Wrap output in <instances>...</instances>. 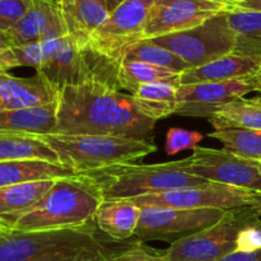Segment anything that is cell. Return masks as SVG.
<instances>
[{"instance_id":"6da1fadb","label":"cell","mask_w":261,"mask_h":261,"mask_svg":"<svg viewBox=\"0 0 261 261\" xmlns=\"http://www.w3.org/2000/svg\"><path fill=\"white\" fill-rule=\"evenodd\" d=\"M154 126V120L140 112L132 94L106 82L91 79L58 91L54 133L149 140Z\"/></svg>"},{"instance_id":"7a4b0ae2","label":"cell","mask_w":261,"mask_h":261,"mask_svg":"<svg viewBox=\"0 0 261 261\" xmlns=\"http://www.w3.org/2000/svg\"><path fill=\"white\" fill-rule=\"evenodd\" d=\"M102 201L98 189L84 175L56 178L40 201L18 217L7 231H56L88 226Z\"/></svg>"},{"instance_id":"3957f363","label":"cell","mask_w":261,"mask_h":261,"mask_svg":"<svg viewBox=\"0 0 261 261\" xmlns=\"http://www.w3.org/2000/svg\"><path fill=\"white\" fill-rule=\"evenodd\" d=\"M47 144L58 154L61 165L78 173L129 163L152 154L157 145L150 140L88 134L33 135Z\"/></svg>"},{"instance_id":"277c9868","label":"cell","mask_w":261,"mask_h":261,"mask_svg":"<svg viewBox=\"0 0 261 261\" xmlns=\"http://www.w3.org/2000/svg\"><path fill=\"white\" fill-rule=\"evenodd\" d=\"M101 193L103 200H129L172 189L209 182L178 167V161L158 165L119 163L83 172Z\"/></svg>"},{"instance_id":"5b68a950","label":"cell","mask_w":261,"mask_h":261,"mask_svg":"<svg viewBox=\"0 0 261 261\" xmlns=\"http://www.w3.org/2000/svg\"><path fill=\"white\" fill-rule=\"evenodd\" d=\"M257 218L250 206L229 209L213 226L172 242L163 256L167 261H219L237 251L241 231Z\"/></svg>"},{"instance_id":"8992f818","label":"cell","mask_w":261,"mask_h":261,"mask_svg":"<svg viewBox=\"0 0 261 261\" xmlns=\"http://www.w3.org/2000/svg\"><path fill=\"white\" fill-rule=\"evenodd\" d=\"M101 246L93 224L56 231L0 233V261H43L64 252Z\"/></svg>"},{"instance_id":"52a82bcc","label":"cell","mask_w":261,"mask_h":261,"mask_svg":"<svg viewBox=\"0 0 261 261\" xmlns=\"http://www.w3.org/2000/svg\"><path fill=\"white\" fill-rule=\"evenodd\" d=\"M152 41L180 56L191 68H198L233 53L236 35L228 23V10H224L200 25Z\"/></svg>"},{"instance_id":"ba28073f","label":"cell","mask_w":261,"mask_h":261,"mask_svg":"<svg viewBox=\"0 0 261 261\" xmlns=\"http://www.w3.org/2000/svg\"><path fill=\"white\" fill-rule=\"evenodd\" d=\"M153 3L154 0L122 3L92 35L87 48L120 65L127 50L144 40L145 24Z\"/></svg>"},{"instance_id":"9c48e42d","label":"cell","mask_w":261,"mask_h":261,"mask_svg":"<svg viewBox=\"0 0 261 261\" xmlns=\"http://www.w3.org/2000/svg\"><path fill=\"white\" fill-rule=\"evenodd\" d=\"M257 163L237 157L224 149L196 147L190 157L178 161V167L184 172L209 182L261 193V172Z\"/></svg>"},{"instance_id":"30bf717a","label":"cell","mask_w":261,"mask_h":261,"mask_svg":"<svg viewBox=\"0 0 261 261\" xmlns=\"http://www.w3.org/2000/svg\"><path fill=\"white\" fill-rule=\"evenodd\" d=\"M255 191L217 182L172 189L158 194L129 199L140 208L171 209H229L249 206Z\"/></svg>"},{"instance_id":"8fae6325","label":"cell","mask_w":261,"mask_h":261,"mask_svg":"<svg viewBox=\"0 0 261 261\" xmlns=\"http://www.w3.org/2000/svg\"><path fill=\"white\" fill-rule=\"evenodd\" d=\"M226 212L212 208H142L134 236L142 241L162 240L172 244L213 226L223 218Z\"/></svg>"},{"instance_id":"7c38bea8","label":"cell","mask_w":261,"mask_h":261,"mask_svg":"<svg viewBox=\"0 0 261 261\" xmlns=\"http://www.w3.org/2000/svg\"><path fill=\"white\" fill-rule=\"evenodd\" d=\"M228 7L209 0H154L144 30V40L200 25Z\"/></svg>"},{"instance_id":"4fadbf2b","label":"cell","mask_w":261,"mask_h":261,"mask_svg":"<svg viewBox=\"0 0 261 261\" xmlns=\"http://www.w3.org/2000/svg\"><path fill=\"white\" fill-rule=\"evenodd\" d=\"M255 92L250 79L221 83L182 84L177 88L176 115L189 117H212L226 105Z\"/></svg>"},{"instance_id":"5bb4252c","label":"cell","mask_w":261,"mask_h":261,"mask_svg":"<svg viewBox=\"0 0 261 261\" xmlns=\"http://www.w3.org/2000/svg\"><path fill=\"white\" fill-rule=\"evenodd\" d=\"M2 35L8 46H24L64 37L68 31L59 8L41 0H32L22 19Z\"/></svg>"},{"instance_id":"9a60e30c","label":"cell","mask_w":261,"mask_h":261,"mask_svg":"<svg viewBox=\"0 0 261 261\" xmlns=\"http://www.w3.org/2000/svg\"><path fill=\"white\" fill-rule=\"evenodd\" d=\"M58 101V89L42 74L20 78L0 70V111L45 106Z\"/></svg>"},{"instance_id":"2e32d148","label":"cell","mask_w":261,"mask_h":261,"mask_svg":"<svg viewBox=\"0 0 261 261\" xmlns=\"http://www.w3.org/2000/svg\"><path fill=\"white\" fill-rule=\"evenodd\" d=\"M261 59L228 54L211 61L205 65L191 68L184 71L180 78V86L195 83H221V82L250 79L259 71Z\"/></svg>"},{"instance_id":"e0dca14e","label":"cell","mask_w":261,"mask_h":261,"mask_svg":"<svg viewBox=\"0 0 261 261\" xmlns=\"http://www.w3.org/2000/svg\"><path fill=\"white\" fill-rule=\"evenodd\" d=\"M59 9L68 35L81 48L88 47L92 35L110 15L105 0H63Z\"/></svg>"},{"instance_id":"ac0fdd59","label":"cell","mask_w":261,"mask_h":261,"mask_svg":"<svg viewBox=\"0 0 261 261\" xmlns=\"http://www.w3.org/2000/svg\"><path fill=\"white\" fill-rule=\"evenodd\" d=\"M58 101L45 106L0 111V134L42 135L55 132Z\"/></svg>"},{"instance_id":"d6986e66","label":"cell","mask_w":261,"mask_h":261,"mask_svg":"<svg viewBox=\"0 0 261 261\" xmlns=\"http://www.w3.org/2000/svg\"><path fill=\"white\" fill-rule=\"evenodd\" d=\"M55 180L33 181L0 188V227L3 231L9 228L18 217L35 206L50 190Z\"/></svg>"},{"instance_id":"ffe728a7","label":"cell","mask_w":261,"mask_h":261,"mask_svg":"<svg viewBox=\"0 0 261 261\" xmlns=\"http://www.w3.org/2000/svg\"><path fill=\"white\" fill-rule=\"evenodd\" d=\"M142 208L130 200H103L97 209V227L111 239L122 241L134 236Z\"/></svg>"},{"instance_id":"44dd1931","label":"cell","mask_w":261,"mask_h":261,"mask_svg":"<svg viewBox=\"0 0 261 261\" xmlns=\"http://www.w3.org/2000/svg\"><path fill=\"white\" fill-rule=\"evenodd\" d=\"M76 175L61 163L41 160L4 161L0 162V188L33 181L55 180Z\"/></svg>"},{"instance_id":"7402d4cb","label":"cell","mask_w":261,"mask_h":261,"mask_svg":"<svg viewBox=\"0 0 261 261\" xmlns=\"http://www.w3.org/2000/svg\"><path fill=\"white\" fill-rule=\"evenodd\" d=\"M181 74L153 64L122 59L117 70V88L129 91L133 94L143 84L171 83L180 87Z\"/></svg>"},{"instance_id":"603a6c76","label":"cell","mask_w":261,"mask_h":261,"mask_svg":"<svg viewBox=\"0 0 261 261\" xmlns=\"http://www.w3.org/2000/svg\"><path fill=\"white\" fill-rule=\"evenodd\" d=\"M177 88V86L171 83L143 84L132 96L140 112L157 121L175 114Z\"/></svg>"},{"instance_id":"cb8c5ba5","label":"cell","mask_w":261,"mask_h":261,"mask_svg":"<svg viewBox=\"0 0 261 261\" xmlns=\"http://www.w3.org/2000/svg\"><path fill=\"white\" fill-rule=\"evenodd\" d=\"M208 120L214 130L232 127L261 130V101L259 97L251 99H245L244 97L237 98Z\"/></svg>"},{"instance_id":"d4e9b609","label":"cell","mask_w":261,"mask_h":261,"mask_svg":"<svg viewBox=\"0 0 261 261\" xmlns=\"http://www.w3.org/2000/svg\"><path fill=\"white\" fill-rule=\"evenodd\" d=\"M228 23L236 35L233 53L261 59V12L229 9Z\"/></svg>"},{"instance_id":"484cf974","label":"cell","mask_w":261,"mask_h":261,"mask_svg":"<svg viewBox=\"0 0 261 261\" xmlns=\"http://www.w3.org/2000/svg\"><path fill=\"white\" fill-rule=\"evenodd\" d=\"M41 160L60 163L58 154L33 135L0 134V162Z\"/></svg>"},{"instance_id":"4316f807","label":"cell","mask_w":261,"mask_h":261,"mask_svg":"<svg viewBox=\"0 0 261 261\" xmlns=\"http://www.w3.org/2000/svg\"><path fill=\"white\" fill-rule=\"evenodd\" d=\"M209 138L219 140L226 152L245 160L261 162V130L224 129L214 130Z\"/></svg>"},{"instance_id":"83f0119b","label":"cell","mask_w":261,"mask_h":261,"mask_svg":"<svg viewBox=\"0 0 261 261\" xmlns=\"http://www.w3.org/2000/svg\"><path fill=\"white\" fill-rule=\"evenodd\" d=\"M53 41L24 46H9L0 51V70H9L18 66H30L40 70L50 55Z\"/></svg>"},{"instance_id":"f1b7e54d","label":"cell","mask_w":261,"mask_h":261,"mask_svg":"<svg viewBox=\"0 0 261 261\" xmlns=\"http://www.w3.org/2000/svg\"><path fill=\"white\" fill-rule=\"evenodd\" d=\"M124 59L153 64V65L171 69V70L178 71V73H184V71L191 69V66L185 63L180 56L167 50L166 47L157 45L152 40H142L133 45L125 54Z\"/></svg>"},{"instance_id":"f546056e","label":"cell","mask_w":261,"mask_h":261,"mask_svg":"<svg viewBox=\"0 0 261 261\" xmlns=\"http://www.w3.org/2000/svg\"><path fill=\"white\" fill-rule=\"evenodd\" d=\"M203 138V134L198 132H190L181 127H171L166 137V153L168 155H175L182 150H195Z\"/></svg>"},{"instance_id":"4dcf8cb0","label":"cell","mask_w":261,"mask_h":261,"mask_svg":"<svg viewBox=\"0 0 261 261\" xmlns=\"http://www.w3.org/2000/svg\"><path fill=\"white\" fill-rule=\"evenodd\" d=\"M32 0H0V33L12 30L27 13Z\"/></svg>"},{"instance_id":"1f68e13d","label":"cell","mask_w":261,"mask_h":261,"mask_svg":"<svg viewBox=\"0 0 261 261\" xmlns=\"http://www.w3.org/2000/svg\"><path fill=\"white\" fill-rule=\"evenodd\" d=\"M106 256L107 255L105 254L103 247L101 245V246L88 247V249L76 250V251L64 252V254H59L43 261H102Z\"/></svg>"},{"instance_id":"d6a6232c","label":"cell","mask_w":261,"mask_h":261,"mask_svg":"<svg viewBox=\"0 0 261 261\" xmlns=\"http://www.w3.org/2000/svg\"><path fill=\"white\" fill-rule=\"evenodd\" d=\"M102 261H167L163 254H152L140 246L130 247L115 255H107Z\"/></svg>"},{"instance_id":"836d02e7","label":"cell","mask_w":261,"mask_h":261,"mask_svg":"<svg viewBox=\"0 0 261 261\" xmlns=\"http://www.w3.org/2000/svg\"><path fill=\"white\" fill-rule=\"evenodd\" d=\"M219 261H261V249L256 251H234Z\"/></svg>"},{"instance_id":"e575fe53","label":"cell","mask_w":261,"mask_h":261,"mask_svg":"<svg viewBox=\"0 0 261 261\" xmlns=\"http://www.w3.org/2000/svg\"><path fill=\"white\" fill-rule=\"evenodd\" d=\"M231 9L261 12V0H237L234 7H232Z\"/></svg>"},{"instance_id":"d590c367","label":"cell","mask_w":261,"mask_h":261,"mask_svg":"<svg viewBox=\"0 0 261 261\" xmlns=\"http://www.w3.org/2000/svg\"><path fill=\"white\" fill-rule=\"evenodd\" d=\"M249 206L257 214V216L261 217V193L252 194V198Z\"/></svg>"},{"instance_id":"8d00e7d4","label":"cell","mask_w":261,"mask_h":261,"mask_svg":"<svg viewBox=\"0 0 261 261\" xmlns=\"http://www.w3.org/2000/svg\"><path fill=\"white\" fill-rule=\"evenodd\" d=\"M251 83L254 86V89L257 92H261V65L259 71L256 73V75H254L251 78Z\"/></svg>"},{"instance_id":"74e56055","label":"cell","mask_w":261,"mask_h":261,"mask_svg":"<svg viewBox=\"0 0 261 261\" xmlns=\"http://www.w3.org/2000/svg\"><path fill=\"white\" fill-rule=\"evenodd\" d=\"M105 2H106L107 9H109V12L111 13V12H114V10L119 7V5H121L122 3L126 2V0H105Z\"/></svg>"},{"instance_id":"f35d334b","label":"cell","mask_w":261,"mask_h":261,"mask_svg":"<svg viewBox=\"0 0 261 261\" xmlns=\"http://www.w3.org/2000/svg\"><path fill=\"white\" fill-rule=\"evenodd\" d=\"M209 2H214V3H219V4H223L226 7H228L231 9L232 7H234V4L237 3V0H209Z\"/></svg>"},{"instance_id":"ab89813d","label":"cell","mask_w":261,"mask_h":261,"mask_svg":"<svg viewBox=\"0 0 261 261\" xmlns=\"http://www.w3.org/2000/svg\"><path fill=\"white\" fill-rule=\"evenodd\" d=\"M41 2L47 3V4L53 5V7L60 8V5H61V3H63V0H41Z\"/></svg>"},{"instance_id":"60d3db41","label":"cell","mask_w":261,"mask_h":261,"mask_svg":"<svg viewBox=\"0 0 261 261\" xmlns=\"http://www.w3.org/2000/svg\"><path fill=\"white\" fill-rule=\"evenodd\" d=\"M7 47H9V46H8V43H7V41H5L4 36L0 33V51H3L4 48H7Z\"/></svg>"},{"instance_id":"b9f144b4","label":"cell","mask_w":261,"mask_h":261,"mask_svg":"<svg viewBox=\"0 0 261 261\" xmlns=\"http://www.w3.org/2000/svg\"><path fill=\"white\" fill-rule=\"evenodd\" d=\"M257 165H259V170H260V172H261V162L257 163Z\"/></svg>"},{"instance_id":"7bdbcfd3","label":"cell","mask_w":261,"mask_h":261,"mask_svg":"<svg viewBox=\"0 0 261 261\" xmlns=\"http://www.w3.org/2000/svg\"><path fill=\"white\" fill-rule=\"evenodd\" d=\"M259 99H260V101H261V94H260V96H259Z\"/></svg>"},{"instance_id":"ee69618b","label":"cell","mask_w":261,"mask_h":261,"mask_svg":"<svg viewBox=\"0 0 261 261\" xmlns=\"http://www.w3.org/2000/svg\"><path fill=\"white\" fill-rule=\"evenodd\" d=\"M2 232H3V229H2V228H0V233H2Z\"/></svg>"},{"instance_id":"f6af8a7d","label":"cell","mask_w":261,"mask_h":261,"mask_svg":"<svg viewBox=\"0 0 261 261\" xmlns=\"http://www.w3.org/2000/svg\"><path fill=\"white\" fill-rule=\"evenodd\" d=\"M0 228H2V227H0Z\"/></svg>"}]
</instances>
